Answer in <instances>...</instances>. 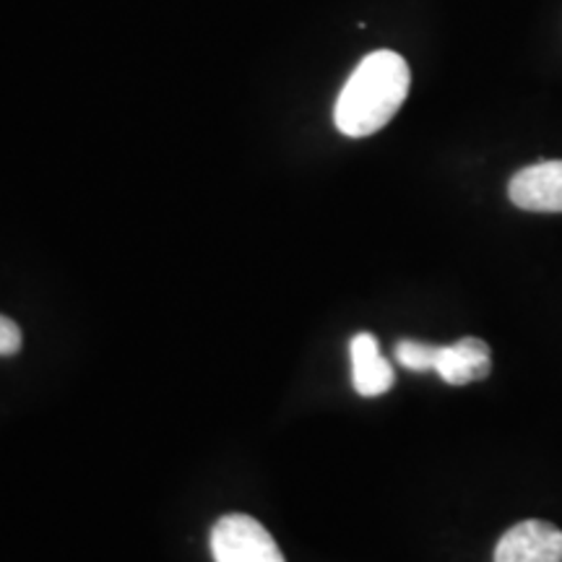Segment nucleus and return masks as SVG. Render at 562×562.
I'll list each match as a JSON object with an SVG mask.
<instances>
[{"label":"nucleus","instance_id":"1","mask_svg":"<svg viewBox=\"0 0 562 562\" xmlns=\"http://www.w3.org/2000/svg\"><path fill=\"white\" fill-rule=\"evenodd\" d=\"M412 74L393 50L370 53L344 83L334 108V123L344 136L364 138L385 128L409 94Z\"/></svg>","mask_w":562,"mask_h":562},{"label":"nucleus","instance_id":"2","mask_svg":"<svg viewBox=\"0 0 562 562\" xmlns=\"http://www.w3.org/2000/svg\"><path fill=\"white\" fill-rule=\"evenodd\" d=\"M214 562H286L277 539L245 513H229L211 529Z\"/></svg>","mask_w":562,"mask_h":562},{"label":"nucleus","instance_id":"3","mask_svg":"<svg viewBox=\"0 0 562 562\" xmlns=\"http://www.w3.org/2000/svg\"><path fill=\"white\" fill-rule=\"evenodd\" d=\"M495 562H562V531L547 521L510 526L495 547Z\"/></svg>","mask_w":562,"mask_h":562},{"label":"nucleus","instance_id":"4","mask_svg":"<svg viewBox=\"0 0 562 562\" xmlns=\"http://www.w3.org/2000/svg\"><path fill=\"white\" fill-rule=\"evenodd\" d=\"M510 201L524 211L560 214L562 211V159L524 167L510 178Z\"/></svg>","mask_w":562,"mask_h":562},{"label":"nucleus","instance_id":"5","mask_svg":"<svg viewBox=\"0 0 562 562\" xmlns=\"http://www.w3.org/2000/svg\"><path fill=\"white\" fill-rule=\"evenodd\" d=\"M492 370V351L476 336H463L453 344H442L435 357V370L448 385L484 381Z\"/></svg>","mask_w":562,"mask_h":562},{"label":"nucleus","instance_id":"6","mask_svg":"<svg viewBox=\"0 0 562 562\" xmlns=\"http://www.w3.org/2000/svg\"><path fill=\"white\" fill-rule=\"evenodd\" d=\"M351 355V385L364 398L383 396L396 383L393 364L381 355V344L372 334H357L349 341Z\"/></svg>","mask_w":562,"mask_h":562},{"label":"nucleus","instance_id":"7","mask_svg":"<svg viewBox=\"0 0 562 562\" xmlns=\"http://www.w3.org/2000/svg\"><path fill=\"white\" fill-rule=\"evenodd\" d=\"M402 368L412 372H430L435 370V357H438V344H425L417 339H402L393 349Z\"/></svg>","mask_w":562,"mask_h":562},{"label":"nucleus","instance_id":"8","mask_svg":"<svg viewBox=\"0 0 562 562\" xmlns=\"http://www.w3.org/2000/svg\"><path fill=\"white\" fill-rule=\"evenodd\" d=\"M21 328L5 315H0V357H13L21 351Z\"/></svg>","mask_w":562,"mask_h":562}]
</instances>
